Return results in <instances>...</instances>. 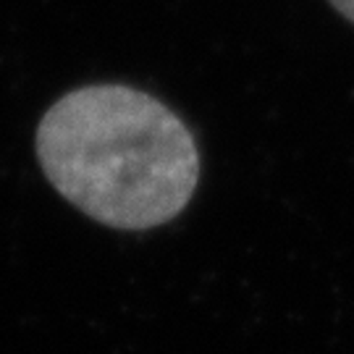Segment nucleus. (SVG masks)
Instances as JSON below:
<instances>
[{
  "label": "nucleus",
  "mask_w": 354,
  "mask_h": 354,
  "mask_svg": "<svg viewBox=\"0 0 354 354\" xmlns=\"http://www.w3.org/2000/svg\"><path fill=\"white\" fill-rule=\"evenodd\" d=\"M35 145L55 192L121 231L174 221L200 181L189 127L165 102L127 84L64 95L42 115Z\"/></svg>",
  "instance_id": "f257e3e1"
},
{
  "label": "nucleus",
  "mask_w": 354,
  "mask_h": 354,
  "mask_svg": "<svg viewBox=\"0 0 354 354\" xmlns=\"http://www.w3.org/2000/svg\"><path fill=\"white\" fill-rule=\"evenodd\" d=\"M330 6L354 24V0H330Z\"/></svg>",
  "instance_id": "f03ea898"
}]
</instances>
